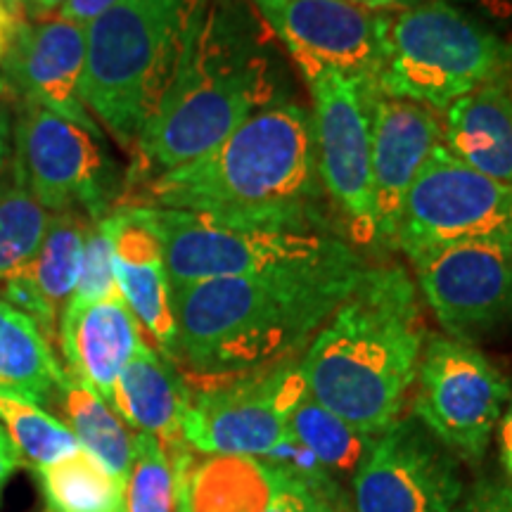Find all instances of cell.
<instances>
[{
	"label": "cell",
	"instance_id": "obj_1",
	"mask_svg": "<svg viewBox=\"0 0 512 512\" xmlns=\"http://www.w3.org/2000/svg\"><path fill=\"white\" fill-rule=\"evenodd\" d=\"M271 31L242 0H197L174 74L140 133L124 192L207 155L254 114L290 102Z\"/></svg>",
	"mask_w": 512,
	"mask_h": 512
},
{
	"label": "cell",
	"instance_id": "obj_2",
	"mask_svg": "<svg viewBox=\"0 0 512 512\" xmlns=\"http://www.w3.org/2000/svg\"><path fill=\"white\" fill-rule=\"evenodd\" d=\"M366 268L354 254L247 278L171 285L176 358L197 375L249 373L287 361L309 347Z\"/></svg>",
	"mask_w": 512,
	"mask_h": 512
},
{
	"label": "cell",
	"instance_id": "obj_3",
	"mask_svg": "<svg viewBox=\"0 0 512 512\" xmlns=\"http://www.w3.org/2000/svg\"><path fill=\"white\" fill-rule=\"evenodd\" d=\"M418 287L399 264L368 266L302 358L309 394L368 437L401 418L425 349Z\"/></svg>",
	"mask_w": 512,
	"mask_h": 512
},
{
	"label": "cell",
	"instance_id": "obj_4",
	"mask_svg": "<svg viewBox=\"0 0 512 512\" xmlns=\"http://www.w3.org/2000/svg\"><path fill=\"white\" fill-rule=\"evenodd\" d=\"M320 195L311 110L283 102L242 121L207 155L126 190L119 207L323 221Z\"/></svg>",
	"mask_w": 512,
	"mask_h": 512
},
{
	"label": "cell",
	"instance_id": "obj_5",
	"mask_svg": "<svg viewBox=\"0 0 512 512\" xmlns=\"http://www.w3.org/2000/svg\"><path fill=\"white\" fill-rule=\"evenodd\" d=\"M197 0H119L86 27L83 102L133 155L174 74Z\"/></svg>",
	"mask_w": 512,
	"mask_h": 512
},
{
	"label": "cell",
	"instance_id": "obj_6",
	"mask_svg": "<svg viewBox=\"0 0 512 512\" xmlns=\"http://www.w3.org/2000/svg\"><path fill=\"white\" fill-rule=\"evenodd\" d=\"M508 79L512 41L451 0H422L387 12L377 93L441 112L477 88Z\"/></svg>",
	"mask_w": 512,
	"mask_h": 512
},
{
	"label": "cell",
	"instance_id": "obj_7",
	"mask_svg": "<svg viewBox=\"0 0 512 512\" xmlns=\"http://www.w3.org/2000/svg\"><path fill=\"white\" fill-rule=\"evenodd\" d=\"M164 249L171 285L247 278L292 266L328 264L356 254L328 221L219 216L207 211L136 207Z\"/></svg>",
	"mask_w": 512,
	"mask_h": 512
},
{
	"label": "cell",
	"instance_id": "obj_8",
	"mask_svg": "<svg viewBox=\"0 0 512 512\" xmlns=\"http://www.w3.org/2000/svg\"><path fill=\"white\" fill-rule=\"evenodd\" d=\"M12 138L15 183L50 214L79 211L102 221L119 207L124 181L102 145V133L19 100Z\"/></svg>",
	"mask_w": 512,
	"mask_h": 512
},
{
	"label": "cell",
	"instance_id": "obj_9",
	"mask_svg": "<svg viewBox=\"0 0 512 512\" xmlns=\"http://www.w3.org/2000/svg\"><path fill=\"white\" fill-rule=\"evenodd\" d=\"M188 382V380H185ZM183 437L207 456L266 458L290 437V415L309 394L302 361L235 375H200L190 384Z\"/></svg>",
	"mask_w": 512,
	"mask_h": 512
},
{
	"label": "cell",
	"instance_id": "obj_10",
	"mask_svg": "<svg viewBox=\"0 0 512 512\" xmlns=\"http://www.w3.org/2000/svg\"><path fill=\"white\" fill-rule=\"evenodd\" d=\"M415 382L413 418L458 458L479 463L512 396L508 377L472 344L432 337Z\"/></svg>",
	"mask_w": 512,
	"mask_h": 512
},
{
	"label": "cell",
	"instance_id": "obj_11",
	"mask_svg": "<svg viewBox=\"0 0 512 512\" xmlns=\"http://www.w3.org/2000/svg\"><path fill=\"white\" fill-rule=\"evenodd\" d=\"M498 238H512V185L434 147L408 192L394 247L415 261L458 242Z\"/></svg>",
	"mask_w": 512,
	"mask_h": 512
},
{
	"label": "cell",
	"instance_id": "obj_12",
	"mask_svg": "<svg viewBox=\"0 0 512 512\" xmlns=\"http://www.w3.org/2000/svg\"><path fill=\"white\" fill-rule=\"evenodd\" d=\"M323 192L342 216L351 242H377L370 176V102L375 88L339 72L306 79Z\"/></svg>",
	"mask_w": 512,
	"mask_h": 512
},
{
	"label": "cell",
	"instance_id": "obj_13",
	"mask_svg": "<svg viewBox=\"0 0 512 512\" xmlns=\"http://www.w3.org/2000/svg\"><path fill=\"white\" fill-rule=\"evenodd\" d=\"M252 5L304 81L328 69L377 91L387 12H368L349 0H252Z\"/></svg>",
	"mask_w": 512,
	"mask_h": 512
},
{
	"label": "cell",
	"instance_id": "obj_14",
	"mask_svg": "<svg viewBox=\"0 0 512 512\" xmlns=\"http://www.w3.org/2000/svg\"><path fill=\"white\" fill-rule=\"evenodd\" d=\"M413 266L415 287L448 337L472 344L512 316V238L458 242Z\"/></svg>",
	"mask_w": 512,
	"mask_h": 512
},
{
	"label": "cell",
	"instance_id": "obj_15",
	"mask_svg": "<svg viewBox=\"0 0 512 512\" xmlns=\"http://www.w3.org/2000/svg\"><path fill=\"white\" fill-rule=\"evenodd\" d=\"M460 496L458 460L413 415L377 437L354 475L356 512H453Z\"/></svg>",
	"mask_w": 512,
	"mask_h": 512
},
{
	"label": "cell",
	"instance_id": "obj_16",
	"mask_svg": "<svg viewBox=\"0 0 512 512\" xmlns=\"http://www.w3.org/2000/svg\"><path fill=\"white\" fill-rule=\"evenodd\" d=\"M441 140L444 126L430 107L375 93L370 102V176L377 242H396L408 192Z\"/></svg>",
	"mask_w": 512,
	"mask_h": 512
},
{
	"label": "cell",
	"instance_id": "obj_17",
	"mask_svg": "<svg viewBox=\"0 0 512 512\" xmlns=\"http://www.w3.org/2000/svg\"><path fill=\"white\" fill-rule=\"evenodd\" d=\"M86 27L62 17L22 22L15 41L3 57V79L19 100L36 102L46 110L100 133L98 121L83 102L86 74Z\"/></svg>",
	"mask_w": 512,
	"mask_h": 512
},
{
	"label": "cell",
	"instance_id": "obj_18",
	"mask_svg": "<svg viewBox=\"0 0 512 512\" xmlns=\"http://www.w3.org/2000/svg\"><path fill=\"white\" fill-rule=\"evenodd\" d=\"M100 226L110 238L121 299L152 339V347L176 361L174 292L157 233L136 207H117Z\"/></svg>",
	"mask_w": 512,
	"mask_h": 512
},
{
	"label": "cell",
	"instance_id": "obj_19",
	"mask_svg": "<svg viewBox=\"0 0 512 512\" xmlns=\"http://www.w3.org/2000/svg\"><path fill=\"white\" fill-rule=\"evenodd\" d=\"M57 328L67 375L110 403L121 370L145 342V332L124 299H69Z\"/></svg>",
	"mask_w": 512,
	"mask_h": 512
},
{
	"label": "cell",
	"instance_id": "obj_20",
	"mask_svg": "<svg viewBox=\"0 0 512 512\" xmlns=\"http://www.w3.org/2000/svg\"><path fill=\"white\" fill-rule=\"evenodd\" d=\"M190 389L185 377L176 373L174 361L159 354L150 342L121 370L114 384L110 408L140 434H150L164 448L171 467L192 460V448L183 437V415Z\"/></svg>",
	"mask_w": 512,
	"mask_h": 512
},
{
	"label": "cell",
	"instance_id": "obj_21",
	"mask_svg": "<svg viewBox=\"0 0 512 512\" xmlns=\"http://www.w3.org/2000/svg\"><path fill=\"white\" fill-rule=\"evenodd\" d=\"M444 112L446 150L479 174L512 185V79L477 88Z\"/></svg>",
	"mask_w": 512,
	"mask_h": 512
},
{
	"label": "cell",
	"instance_id": "obj_22",
	"mask_svg": "<svg viewBox=\"0 0 512 512\" xmlns=\"http://www.w3.org/2000/svg\"><path fill=\"white\" fill-rule=\"evenodd\" d=\"M67 380L46 332L0 297V396L43 408Z\"/></svg>",
	"mask_w": 512,
	"mask_h": 512
},
{
	"label": "cell",
	"instance_id": "obj_23",
	"mask_svg": "<svg viewBox=\"0 0 512 512\" xmlns=\"http://www.w3.org/2000/svg\"><path fill=\"white\" fill-rule=\"evenodd\" d=\"M93 223L95 221L79 214V211L50 214L41 247L36 249L29 266L22 273H17L19 278H24L34 287V292L57 316L72 299L76 283H79L83 247H86V235Z\"/></svg>",
	"mask_w": 512,
	"mask_h": 512
},
{
	"label": "cell",
	"instance_id": "obj_24",
	"mask_svg": "<svg viewBox=\"0 0 512 512\" xmlns=\"http://www.w3.org/2000/svg\"><path fill=\"white\" fill-rule=\"evenodd\" d=\"M64 425L72 430L86 453L100 460L114 477L128 482L133 465V437L124 420L112 411L110 403L69 377L57 392Z\"/></svg>",
	"mask_w": 512,
	"mask_h": 512
},
{
	"label": "cell",
	"instance_id": "obj_25",
	"mask_svg": "<svg viewBox=\"0 0 512 512\" xmlns=\"http://www.w3.org/2000/svg\"><path fill=\"white\" fill-rule=\"evenodd\" d=\"M50 512H117L126 508V482L81 448L38 472Z\"/></svg>",
	"mask_w": 512,
	"mask_h": 512
},
{
	"label": "cell",
	"instance_id": "obj_26",
	"mask_svg": "<svg viewBox=\"0 0 512 512\" xmlns=\"http://www.w3.org/2000/svg\"><path fill=\"white\" fill-rule=\"evenodd\" d=\"M290 434L328 467L332 477L356 475L377 441L320 406L311 394H306L290 415Z\"/></svg>",
	"mask_w": 512,
	"mask_h": 512
},
{
	"label": "cell",
	"instance_id": "obj_27",
	"mask_svg": "<svg viewBox=\"0 0 512 512\" xmlns=\"http://www.w3.org/2000/svg\"><path fill=\"white\" fill-rule=\"evenodd\" d=\"M0 425L8 432L22 460L36 472L53 467L81 451V444L67 425L46 408L0 396Z\"/></svg>",
	"mask_w": 512,
	"mask_h": 512
},
{
	"label": "cell",
	"instance_id": "obj_28",
	"mask_svg": "<svg viewBox=\"0 0 512 512\" xmlns=\"http://www.w3.org/2000/svg\"><path fill=\"white\" fill-rule=\"evenodd\" d=\"M50 211L17 183L0 190V285L22 273L41 247Z\"/></svg>",
	"mask_w": 512,
	"mask_h": 512
},
{
	"label": "cell",
	"instance_id": "obj_29",
	"mask_svg": "<svg viewBox=\"0 0 512 512\" xmlns=\"http://www.w3.org/2000/svg\"><path fill=\"white\" fill-rule=\"evenodd\" d=\"M126 512H176V475L164 448L150 434L133 437V465L126 482Z\"/></svg>",
	"mask_w": 512,
	"mask_h": 512
},
{
	"label": "cell",
	"instance_id": "obj_30",
	"mask_svg": "<svg viewBox=\"0 0 512 512\" xmlns=\"http://www.w3.org/2000/svg\"><path fill=\"white\" fill-rule=\"evenodd\" d=\"M266 463L273 477V494L264 512H349L347 496L335 477L309 479L273 460Z\"/></svg>",
	"mask_w": 512,
	"mask_h": 512
},
{
	"label": "cell",
	"instance_id": "obj_31",
	"mask_svg": "<svg viewBox=\"0 0 512 512\" xmlns=\"http://www.w3.org/2000/svg\"><path fill=\"white\" fill-rule=\"evenodd\" d=\"M114 297H121V292L117 275H114L112 245L105 228L100 226V221H95L86 235L79 283H76L72 299L76 302H102V299Z\"/></svg>",
	"mask_w": 512,
	"mask_h": 512
},
{
	"label": "cell",
	"instance_id": "obj_32",
	"mask_svg": "<svg viewBox=\"0 0 512 512\" xmlns=\"http://www.w3.org/2000/svg\"><path fill=\"white\" fill-rule=\"evenodd\" d=\"M453 512H512V486L498 479H482Z\"/></svg>",
	"mask_w": 512,
	"mask_h": 512
},
{
	"label": "cell",
	"instance_id": "obj_33",
	"mask_svg": "<svg viewBox=\"0 0 512 512\" xmlns=\"http://www.w3.org/2000/svg\"><path fill=\"white\" fill-rule=\"evenodd\" d=\"M12 128H15V112H12L8 100L0 98V190L15 183V174H12V162H15Z\"/></svg>",
	"mask_w": 512,
	"mask_h": 512
},
{
	"label": "cell",
	"instance_id": "obj_34",
	"mask_svg": "<svg viewBox=\"0 0 512 512\" xmlns=\"http://www.w3.org/2000/svg\"><path fill=\"white\" fill-rule=\"evenodd\" d=\"M117 3L119 0H67V3L57 10L55 17H62L67 19V22L88 27V24L95 22L100 15H105V12L114 8Z\"/></svg>",
	"mask_w": 512,
	"mask_h": 512
},
{
	"label": "cell",
	"instance_id": "obj_35",
	"mask_svg": "<svg viewBox=\"0 0 512 512\" xmlns=\"http://www.w3.org/2000/svg\"><path fill=\"white\" fill-rule=\"evenodd\" d=\"M19 465H22V456L17 453V448L10 441L8 432H5L3 425H0V498H3L5 486H8Z\"/></svg>",
	"mask_w": 512,
	"mask_h": 512
},
{
	"label": "cell",
	"instance_id": "obj_36",
	"mask_svg": "<svg viewBox=\"0 0 512 512\" xmlns=\"http://www.w3.org/2000/svg\"><path fill=\"white\" fill-rule=\"evenodd\" d=\"M491 22H512V0H458Z\"/></svg>",
	"mask_w": 512,
	"mask_h": 512
},
{
	"label": "cell",
	"instance_id": "obj_37",
	"mask_svg": "<svg viewBox=\"0 0 512 512\" xmlns=\"http://www.w3.org/2000/svg\"><path fill=\"white\" fill-rule=\"evenodd\" d=\"M501 430H498V448H501V465L505 475L512 479V406L501 415Z\"/></svg>",
	"mask_w": 512,
	"mask_h": 512
},
{
	"label": "cell",
	"instance_id": "obj_38",
	"mask_svg": "<svg viewBox=\"0 0 512 512\" xmlns=\"http://www.w3.org/2000/svg\"><path fill=\"white\" fill-rule=\"evenodd\" d=\"M349 3L358 5V8L368 10V12H401V10H408L413 8V5L422 3V0H349Z\"/></svg>",
	"mask_w": 512,
	"mask_h": 512
},
{
	"label": "cell",
	"instance_id": "obj_39",
	"mask_svg": "<svg viewBox=\"0 0 512 512\" xmlns=\"http://www.w3.org/2000/svg\"><path fill=\"white\" fill-rule=\"evenodd\" d=\"M22 3H24V15L31 19H46V17H55L57 10H60L67 0H22Z\"/></svg>",
	"mask_w": 512,
	"mask_h": 512
},
{
	"label": "cell",
	"instance_id": "obj_40",
	"mask_svg": "<svg viewBox=\"0 0 512 512\" xmlns=\"http://www.w3.org/2000/svg\"><path fill=\"white\" fill-rule=\"evenodd\" d=\"M0 8H5L12 17L22 19V22H24V17H27V15H24V3H22V0H0Z\"/></svg>",
	"mask_w": 512,
	"mask_h": 512
},
{
	"label": "cell",
	"instance_id": "obj_41",
	"mask_svg": "<svg viewBox=\"0 0 512 512\" xmlns=\"http://www.w3.org/2000/svg\"><path fill=\"white\" fill-rule=\"evenodd\" d=\"M8 93H12V88L8 86V81L3 79V76H0V98H5V95Z\"/></svg>",
	"mask_w": 512,
	"mask_h": 512
},
{
	"label": "cell",
	"instance_id": "obj_42",
	"mask_svg": "<svg viewBox=\"0 0 512 512\" xmlns=\"http://www.w3.org/2000/svg\"><path fill=\"white\" fill-rule=\"evenodd\" d=\"M0 19H5V22H22V19H17V17H12L8 10L5 8H0Z\"/></svg>",
	"mask_w": 512,
	"mask_h": 512
},
{
	"label": "cell",
	"instance_id": "obj_43",
	"mask_svg": "<svg viewBox=\"0 0 512 512\" xmlns=\"http://www.w3.org/2000/svg\"><path fill=\"white\" fill-rule=\"evenodd\" d=\"M176 512H188V508H185V503L178 496H176Z\"/></svg>",
	"mask_w": 512,
	"mask_h": 512
},
{
	"label": "cell",
	"instance_id": "obj_44",
	"mask_svg": "<svg viewBox=\"0 0 512 512\" xmlns=\"http://www.w3.org/2000/svg\"><path fill=\"white\" fill-rule=\"evenodd\" d=\"M117 512H126V508H121V510H117Z\"/></svg>",
	"mask_w": 512,
	"mask_h": 512
}]
</instances>
